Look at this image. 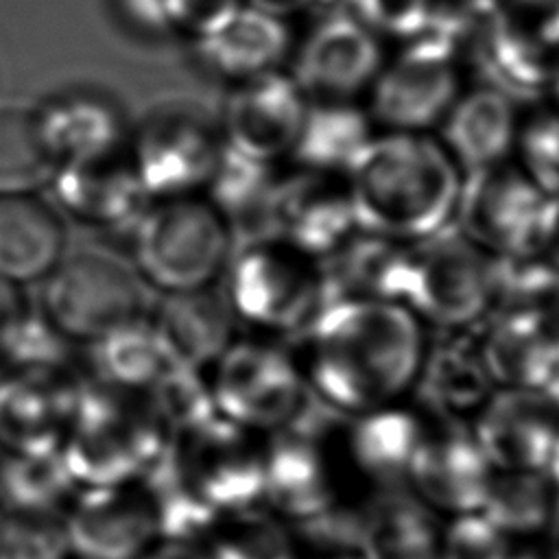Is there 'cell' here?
Wrapping results in <instances>:
<instances>
[{"mask_svg":"<svg viewBox=\"0 0 559 559\" xmlns=\"http://www.w3.org/2000/svg\"><path fill=\"white\" fill-rule=\"evenodd\" d=\"M39 286L37 310L76 347L148 319L155 297L127 258L103 249L68 251Z\"/></svg>","mask_w":559,"mask_h":559,"instance_id":"cell-6","label":"cell"},{"mask_svg":"<svg viewBox=\"0 0 559 559\" xmlns=\"http://www.w3.org/2000/svg\"><path fill=\"white\" fill-rule=\"evenodd\" d=\"M539 103L559 111V52L555 57V63H552V70H550V76H548V83H546V90H544V96Z\"/></svg>","mask_w":559,"mask_h":559,"instance_id":"cell-51","label":"cell"},{"mask_svg":"<svg viewBox=\"0 0 559 559\" xmlns=\"http://www.w3.org/2000/svg\"><path fill=\"white\" fill-rule=\"evenodd\" d=\"M386 59L384 41L352 13L317 17L293 44L286 72L308 103L362 100Z\"/></svg>","mask_w":559,"mask_h":559,"instance_id":"cell-13","label":"cell"},{"mask_svg":"<svg viewBox=\"0 0 559 559\" xmlns=\"http://www.w3.org/2000/svg\"><path fill=\"white\" fill-rule=\"evenodd\" d=\"M41 140L57 168L129 151L133 116L124 100L96 83H70L33 103Z\"/></svg>","mask_w":559,"mask_h":559,"instance_id":"cell-16","label":"cell"},{"mask_svg":"<svg viewBox=\"0 0 559 559\" xmlns=\"http://www.w3.org/2000/svg\"><path fill=\"white\" fill-rule=\"evenodd\" d=\"M124 236V258L153 295L218 286L236 249L229 223L205 194L148 201Z\"/></svg>","mask_w":559,"mask_h":559,"instance_id":"cell-4","label":"cell"},{"mask_svg":"<svg viewBox=\"0 0 559 559\" xmlns=\"http://www.w3.org/2000/svg\"><path fill=\"white\" fill-rule=\"evenodd\" d=\"M537 31L546 39V44L559 52V4L537 24Z\"/></svg>","mask_w":559,"mask_h":559,"instance_id":"cell-49","label":"cell"},{"mask_svg":"<svg viewBox=\"0 0 559 559\" xmlns=\"http://www.w3.org/2000/svg\"><path fill=\"white\" fill-rule=\"evenodd\" d=\"M522 105L504 92L474 83L465 85L435 131L443 148L472 175L513 159Z\"/></svg>","mask_w":559,"mask_h":559,"instance_id":"cell-24","label":"cell"},{"mask_svg":"<svg viewBox=\"0 0 559 559\" xmlns=\"http://www.w3.org/2000/svg\"><path fill=\"white\" fill-rule=\"evenodd\" d=\"M297 535L319 550L332 552L336 557L352 555L360 550L362 542V511L338 509L334 502L323 511L295 520Z\"/></svg>","mask_w":559,"mask_h":559,"instance_id":"cell-43","label":"cell"},{"mask_svg":"<svg viewBox=\"0 0 559 559\" xmlns=\"http://www.w3.org/2000/svg\"><path fill=\"white\" fill-rule=\"evenodd\" d=\"M148 323L175 365L203 371L238 334L221 288L155 295Z\"/></svg>","mask_w":559,"mask_h":559,"instance_id":"cell-28","label":"cell"},{"mask_svg":"<svg viewBox=\"0 0 559 559\" xmlns=\"http://www.w3.org/2000/svg\"><path fill=\"white\" fill-rule=\"evenodd\" d=\"M557 489L544 472H493L480 513L509 533H533L550 522Z\"/></svg>","mask_w":559,"mask_h":559,"instance_id":"cell-38","label":"cell"},{"mask_svg":"<svg viewBox=\"0 0 559 559\" xmlns=\"http://www.w3.org/2000/svg\"><path fill=\"white\" fill-rule=\"evenodd\" d=\"M441 559H511L507 535L480 511L461 513L441 539Z\"/></svg>","mask_w":559,"mask_h":559,"instance_id":"cell-42","label":"cell"},{"mask_svg":"<svg viewBox=\"0 0 559 559\" xmlns=\"http://www.w3.org/2000/svg\"><path fill=\"white\" fill-rule=\"evenodd\" d=\"M140 559H201L199 550L179 542H159Z\"/></svg>","mask_w":559,"mask_h":559,"instance_id":"cell-48","label":"cell"},{"mask_svg":"<svg viewBox=\"0 0 559 559\" xmlns=\"http://www.w3.org/2000/svg\"><path fill=\"white\" fill-rule=\"evenodd\" d=\"M493 2L502 13L533 26H537L559 4V0H493Z\"/></svg>","mask_w":559,"mask_h":559,"instance_id":"cell-46","label":"cell"},{"mask_svg":"<svg viewBox=\"0 0 559 559\" xmlns=\"http://www.w3.org/2000/svg\"><path fill=\"white\" fill-rule=\"evenodd\" d=\"M218 417L258 435L295 426L314 404L286 343L238 332L203 369Z\"/></svg>","mask_w":559,"mask_h":559,"instance_id":"cell-7","label":"cell"},{"mask_svg":"<svg viewBox=\"0 0 559 559\" xmlns=\"http://www.w3.org/2000/svg\"><path fill=\"white\" fill-rule=\"evenodd\" d=\"M66 513L2 511L0 559H72Z\"/></svg>","mask_w":559,"mask_h":559,"instance_id":"cell-39","label":"cell"},{"mask_svg":"<svg viewBox=\"0 0 559 559\" xmlns=\"http://www.w3.org/2000/svg\"><path fill=\"white\" fill-rule=\"evenodd\" d=\"M430 336L402 304L330 299L288 349L310 397L347 419L408 402Z\"/></svg>","mask_w":559,"mask_h":559,"instance_id":"cell-1","label":"cell"},{"mask_svg":"<svg viewBox=\"0 0 559 559\" xmlns=\"http://www.w3.org/2000/svg\"><path fill=\"white\" fill-rule=\"evenodd\" d=\"M362 559H441L435 522L415 493L402 485L384 489L362 511Z\"/></svg>","mask_w":559,"mask_h":559,"instance_id":"cell-31","label":"cell"},{"mask_svg":"<svg viewBox=\"0 0 559 559\" xmlns=\"http://www.w3.org/2000/svg\"><path fill=\"white\" fill-rule=\"evenodd\" d=\"M559 408V325L546 336L520 384Z\"/></svg>","mask_w":559,"mask_h":559,"instance_id":"cell-44","label":"cell"},{"mask_svg":"<svg viewBox=\"0 0 559 559\" xmlns=\"http://www.w3.org/2000/svg\"><path fill=\"white\" fill-rule=\"evenodd\" d=\"M55 173L33 103H0V197L44 194Z\"/></svg>","mask_w":559,"mask_h":559,"instance_id":"cell-34","label":"cell"},{"mask_svg":"<svg viewBox=\"0 0 559 559\" xmlns=\"http://www.w3.org/2000/svg\"><path fill=\"white\" fill-rule=\"evenodd\" d=\"M496 389L474 330L430 336L413 393L424 413L469 424Z\"/></svg>","mask_w":559,"mask_h":559,"instance_id":"cell-25","label":"cell"},{"mask_svg":"<svg viewBox=\"0 0 559 559\" xmlns=\"http://www.w3.org/2000/svg\"><path fill=\"white\" fill-rule=\"evenodd\" d=\"M358 229L345 175L282 166L273 181L264 236L323 262Z\"/></svg>","mask_w":559,"mask_h":559,"instance_id":"cell-15","label":"cell"},{"mask_svg":"<svg viewBox=\"0 0 559 559\" xmlns=\"http://www.w3.org/2000/svg\"><path fill=\"white\" fill-rule=\"evenodd\" d=\"M173 441L144 391L83 378L59 450L76 487H103L148 474Z\"/></svg>","mask_w":559,"mask_h":559,"instance_id":"cell-3","label":"cell"},{"mask_svg":"<svg viewBox=\"0 0 559 559\" xmlns=\"http://www.w3.org/2000/svg\"><path fill=\"white\" fill-rule=\"evenodd\" d=\"M376 131L362 100L308 103L295 148L284 166L345 175Z\"/></svg>","mask_w":559,"mask_h":559,"instance_id":"cell-32","label":"cell"},{"mask_svg":"<svg viewBox=\"0 0 559 559\" xmlns=\"http://www.w3.org/2000/svg\"><path fill=\"white\" fill-rule=\"evenodd\" d=\"M404 306L430 334L476 330L491 310V255L454 227L415 242Z\"/></svg>","mask_w":559,"mask_h":559,"instance_id":"cell-11","label":"cell"},{"mask_svg":"<svg viewBox=\"0 0 559 559\" xmlns=\"http://www.w3.org/2000/svg\"><path fill=\"white\" fill-rule=\"evenodd\" d=\"M242 0H111L122 31L146 41H194Z\"/></svg>","mask_w":559,"mask_h":559,"instance_id":"cell-36","label":"cell"},{"mask_svg":"<svg viewBox=\"0 0 559 559\" xmlns=\"http://www.w3.org/2000/svg\"><path fill=\"white\" fill-rule=\"evenodd\" d=\"M430 415L408 402L343 419L349 454L360 472L380 485H402L426 437Z\"/></svg>","mask_w":559,"mask_h":559,"instance_id":"cell-29","label":"cell"},{"mask_svg":"<svg viewBox=\"0 0 559 559\" xmlns=\"http://www.w3.org/2000/svg\"><path fill=\"white\" fill-rule=\"evenodd\" d=\"M513 162L548 197L559 199V111L544 103L522 111Z\"/></svg>","mask_w":559,"mask_h":559,"instance_id":"cell-40","label":"cell"},{"mask_svg":"<svg viewBox=\"0 0 559 559\" xmlns=\"http://www.w3.org/2000/svg\"><path fill=\"white\" fill-rule=\"evenodd\" d=\"M493 472H546L559 441V408L522 386H500L469 421Z\"/></svg>","mask_w":559,"mask_h":559,"instance_id":"cell-19","label":"cell"},{"mask_svg":"<svg viewBox=\"0 0 559 559\" xmlns=\"http://www.w3.org/2000/svg\"><path fill=\"white\" fill-rule=\"evenodd\" d=\"M269 437L264 448V500L293 522L330 507L334 500L321 459V441L295 428Z\"/></svg>","mask_w":559,"mask_h":559,"instance_id":"cell-30","label":"cell"},{"mask_svg":"<svg viewBox=\"0 0 559 559\" xmlns=\"http://www.w3.org/2000/svg\"><path fill=\"white\" fill-rule=\"evenodd\" d=\"M48 192L63 218L103 234H124L146 207L129 151L116 157L59 166Z\"/></svg>","mask_w":559,"mask_h":559,"instance_id":"cell-23","label":"cell"},{"mask_svg":"<svg viewBox=\"0 0 559 559\" xmlns=\"http://www.w3.org/2000/svg\"><path fill=\"white\" fill-rule=\"evenodd\" d=\"M282 166L245 157L225 146L221 162L205 188V197L229 223L236 242L264 236L266 201Z\"/></svg>","mask_w":559,"mask_h":559,"instance_id":"cell-33","label":"cell"},{"mask_svg":"<svg viewBox=\"0 0 559 559\" xmlns=\"http://www.w3.org/2000/svg\"><path fill=\"white\" fill-rule=\"evenodd\" d=\"M432 9L435 0H354L352 15L384 44H404L426 28Z\"/></svg>","mask_w":559,"mask_h":559,"instance_id":"cell-41","label":"cell"},{"mask_svg":"<svg viewBox=\"0 0 559 559\" xmlns=\"http://www.w3.org/2000/svg\"><path fill=\"white\" fill-rule=\"evenodd\" d=\"M253 7H260V9H266L271 13H277L282 17H286L290 11H297V9H304L306 7V0H245Z\"/></svg>","mask_w":559,"mask_h":559,"instance_id":"cell-50","label":"cell"},{"mask_svg":"<svg viewBox=\"0 0 559 559\" xmlns=\"http://www.w3.org/2000/svg\"><path fill=\"white\" fill-rule=\"evenodd\" d=\"M85 349L94 356V380L129 391H146L170 365L148 319Z\"/></svg>","mask_w":559,"mask_h":559,"instance_id":"cell-37","label":"cell"},{"mask_svg":"<svg viewBox=\"0 0 559 559\" xmlns=\"http://www.w3.org/2000/svg\"><path fill=\"white\" fill-rule=\"evenodd\" d=\"M68 227L44 194L0 197V280L41 284L68 253Z\"/></svg>","mask_w":559,"mask_h":559,"instance_id":"cell-26","label":"cell"},{"mask_svg":"<svg viewBox=\"0 0 559 559\" xmlns=\"http://www.w3.org/2000/svg\"><path fill=\"white\" fill-rule=\"evenodd\" d=\"M511 559H559V550H550V552H526V555L511 557Z\"/></svg>","mask_w":559,"mask_h":559,"instance_id":"cell-52","label":"cell"},{"mask_svg":"<svg viewBox=\"0 0 559 559\" xmlns=\"http://www.w3.org/2000/svg\"><path fill=\"white\" fill-rule=\"evenodd\" d=\"M28 306L31 304H28L24 288H20L7 280H0V341L11 330V325L24 314V310Z\"/></svg>","mask_w":559,"mask_h":559,"instance_id":"cell-45","label":"cell"},{"mask_svg":"<svg viewBox=\"0 0 559 559\" xmlns=\"http://www.w3.org/2000/svg\"><path fill=\"white\" fill-rule=\"evenodd\" d=\"M413 245L356 229L321 262L325 301L365 299L406 304Z\"/></svg>","mask_w":559,"mask_h":559,"instance_id":"cell-27","label":"cell"},{"mask_svg":"<svg viewBox=\"0 0 559 559\" xmlns=\"http://www.w3.org/2000/svg\"><path fill=\"white\" fill-rule=\"evenodd\" d=\"M253 437L214 413L177 432L153 469L218 513L255 509L264 500V450Z\"/></svg>","mask_w":559,"mask_h":559,"instance_id":"cell-10","label":"cell"},{"mask_svg":"<svg viewBox=\"0 0 559 559\" xmlns=\"http://www.w3.org/2000/svg\"><path fill=\"white\" fill-rule=\"evenodd\" d=\"M0 515H2V511H0Z\"/></svg>","mask_w":559,"mask_h":559,"instance_id":"cell-55","label":"cell"},{"mask_svg":"<svg viewBox=\"0 0 559 559\" xmlns=\"http://www.w3.org/2000/svg\"><path fill=\"white\" fill-rule=\"evenodd\" d=\"M79 491L61 454L0 450V511L66 513Z\"/></svg>","mask_w":559,"mask_h":559,"instance_id":"cell-35","label":"cell"},{"mask_svg":"<svg viewBox=\"0 0 559 559\" xmlns=\"http://www.w3.org/2000/svg\"><path fill=\"white\" fill-rule=\"evenodd\" d=\"M557 50L539 35L537 26L515 20L500 9L489 13L465 48L467 70L480 74L478 83L491 85L507 96L542 100Z\"/></svg>","mask_w":559,"mask_h":559,"instance_id":"cell-22","label":"cell"},{"mask_svg":"<svg viewBox=\"0 0 559 559\" xmlns=\"http://www.w3.org/2000/svg\"><path fill=\"white\" fill-rule=\"evenodd\" d=\"M465 76L463 52L421 31L386 55L362 105L378 131L435 133L465 90Z\"/></svg>","mask_w":559,"mask_h":559,"instance_id":"cell-9","label":"cell"},{"mask_svg":"<svg viewBox=\"0 0 559 559\" xmlns=\"http://www.w3.org/2000/svg\"><path fill=\"white\" fill-rule=\"evenodd\" d=\"M72 559H85V557H79V555H74V557H72Z\"/></svg>","mask_w":559,"mask_h":559,"instance_id":"cell-54","label":"cell"},{"mask_svg":"<svg viewBox=\"0 0 559 559\" xmlns=\"http://www.w3.org/2000/svg\"><path fill=\"white\" fill-rule=\"evenodd\" d=\"M223 151L218 114L199 100L162 98L133 118L129 162L148 201L203 194Z\"/></svg>","mask_w":559,"mask_h":559,"instance_id":"cell-8","label":"cell"},{"mask_svg":"<svg viewBox=\"0 0 559 559\" xmlns=\"http://www.w3.org/2000/svg\"><path fill=\"white\" fill-rule=\"evenodd\" d=\"M491 476L493 467L478 448L469 424L437 419V426L428 424L406 480L415 487L417 498L461 515L480 509Z\"/></svg>","mask_w":559,"mask_h":559,"instance_id":"cell-21","label":"cell"},{"mask_svg":"<svg viewBox=\"0 0 559 559\" xmlns=\"http://www.w3.org/2000/svg\"><path fill=\"white\" fill-rule=\"evenodd\" d=\"M66 524L79 557L140 559L162 542L159 493L151 472L79 489L66 509Z\"/></svg>","mask_w":559,"mask_h":559,"instance_id":"cell-14","label":"cell"},{"mask_svg":"<svg viewBox=\"0 0 559 559\" xmlns=\"http://www.w3.org/2000/svg\"><path fill=\"white\" fill-rule=\"evenodd\" d=\"M334 559H356V557H352V555H345V557H334Z\"/></svg>","mask_w":559,"mask_h":559,"instance_id":"cell-53","label":"cell"},{"mask_svg":"<svg viewBox=\"0 0 559 559\" xmlns=\"http://www.w3.org/2000/svg\"><path fill=\"white\" fill-rule=\"evenodd\" d=\"M306 107L308 100L286 68L229 85L218 114L225 146L255 162L284 166Z\"/></svg>","mask_w":559,"mask_h":559,"instance_id":"cell-17","label":"cell"},{"mask_svg":"<svg viewBox=\"0 0 559 559\" xmlns=\"http://www.w3.org/2000/svg\"><path fill=\"white\" fill-rule=\"evenodd\" d=\"M552 197L511 159L465 175L454 229L491 258L537 253Z\"/></svg>","mask_w":559,"mask_h":559,"instance_id":"cell-12","label":"cell"},{"mask_svg":"<svg viewBox=\"0 0 559 559\" xmlns=\"http://www.w3.org/2000/svg\"><path fill=\"white\" fill-rule=\"evenodd\" d=\"M537 255L546 262L552 275L559 282V199H552V207L548 214V223L537 249Z\"/></svg>","mask_w":559,"mask_h":559,"instance_id":"cell-47","label":"cell"},{"mask_svg":"<svg viewBox=\"0 0 559 559\" xmlns=\"http://www.w3.org/2000/svg\"><path fill=\"white\" fill-rule=\"evenodd\" d=\"M463 170L435 133L376 131L345 181L358 229L421 242L454 227Z\"/></svg>","mask_w":559,"mask_h":559,"instance_id":"cell-2","label":"cell"},{"mask_svg":"<svg viewBox=\"0 0 559 559\" xmlns=\"http://www.w3.org/2000/svg\"><path fill=\"white\" fill-rule=\"evenodd\" d=\"M293 44L286 17L242 0L188 48L205 74L229 87L286 68Z\"/></svg>","mask_w":559,"mask_h":559,"instance_id":"cell-20","label":"cell"},{"mask_svg":"<svg viewBox=\"0 0 559 559\" xmlns=\"http://www.w3.org/2000/svg\"><path fill=\"white\" fill-rule=\"evenodd\" d=\"M81 382L66 369L0 376V450L57 454L70 430Z\"/></svg>","mask_w":559,"mask_h":559,"instance_id":"cell-18","label":"cell"},{"mask_svg":"<svg viewBox=\"0 0 559 559\" xmlns=\"http://www.w3.org/2000/svg\"><path fill=\"white\" fill-rule=\"evenodd\" d=\"M218 288L238 332L282 343L325 304L321 262L273 236L236 242Z\"/></svg>","mask_w":559,"mask_h":559,"instance_id":"cell-5","label":"cell"}]
</instances>
